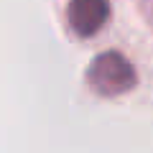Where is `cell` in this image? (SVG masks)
<instances>
[{
  "label": "cell",
  "instance_id": "6da1fadb",
  "mask_svg": "<svg viewBox=\"0 0 153 153\" xmlns=\"http://www.w3.org/2000/svg\"><path fill=\"white\" fill-rule=\"evenodd\" d=\"M135 69L133 64L117 51H105L89 64L87 82L102 97H117L135 87Z\"/></svg>",
  "mask_w": 153,
  "mask_h": 153
},
{
  "label": "cell",
  "instance_id": "7a4b0ae2",
  "mask_svg": "<svg viewBox=\"0 0 153 153\" xmlns=\"http://www.w3.org/2000/svg\"><path fill=\"white\" fill-rule=\"evenodd\" d=\"M110 3L107 0H69V23L74 33L92 36L107 23Z\"/></svg>",
  "mask_w": 153,
  "mask_h": 153
}]
</instances>
